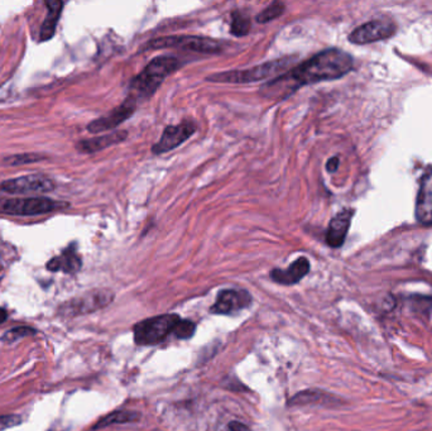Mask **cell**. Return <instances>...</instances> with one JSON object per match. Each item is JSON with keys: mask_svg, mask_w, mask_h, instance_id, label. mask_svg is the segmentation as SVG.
I'll return each mask as SVG.
<instances>
[{"mask_svg": "<svg viewBox=\"0 0 432 431\" xmlns=\"http://www.w3.org/2000/svg\"><path fill=\"white\" fill-rule=\"evenodd\" d=\"M353 66L354 60L349 54L338 49L325 50L273 81L264 83L261 93L269 99H285L305 85L343 78Z\"/></svg>", "mask_w": 432, "mask_h": 431, "instance_id": "1", "label": "cell"}, {"mask_svg": "<svg viewBox=\"0 0 432 431\" xmlns=\"http://www.w3.org/2000/svg\"><path fill=\"white\" fill-rule=\"evenodd\" d=\"M182 66L175 56H159L143 69V71L131 80L129 86V98L136 100H147L154 96L164 80Z\"/></svg>", "mask_w": 432, "mask_h": 431, "instance_id": "2", "label": "cell"}, {"mask_svg": "<svg viewBox=\"0 0 432 431\" xmlns=\"http://www.w3.org/2000/svg\"><path fill=\"white\" fill-rule=\"evenodd\" d=\"M290 59L274 60L266 62L259 66L253 67L249 70H238V71L220 72L210 75L206 80L211 83H256L259 80L272 78L279 71L286 70L290 65Z\"/></svg>", "mask_w": 432, "mask_h": 431, "instance_id": "3", "label": "cell"}, {"mask_svg": "<svg viewBox=\"0 0 432 431\" xmlns=\"http://www.w3.org/2000/svg\"><path fill=\"white\" fill-rule=\"evenodd\" d=\"M144 50H161V49H179L191 51L199 54H218L223 50V46L215 39L200 37V36H167L151 39Z\"/></svg>", "mask_w": 432, "mask_h": 431, "instance_id": "4", "label": "cell"}, {"mask_svg": "<svg viewBox=\"0 0 432 431\" xmlns=\"http://www.w3.org/2000/svg\"><path fill=\"white\" fill-rule=\"evenodd\" d=\"M69 208L67 203L55 201L49 198H23L0 201V214L16 216H42L52 211H62Z\"/></svg>", "mask_w": 432, "mask_h": 431, "instance_id": "5", "label": "cell"}, {"mask_svg": "<svg viewBox=\"0 0 432 431\" xmlns=\"http://www.w3.org/2000/svg\"><path fill=\"white\" fill-rule=\"evenodd\" d=\"M181 319L174 314L159 315L138 323L134 326V340L139 345L159 344L175 330Z\"/></svg>", "mask_w": 432, "mask_h": 431, "instance_id": "6", "label": "cell"}, {"mask_svg": "<svg viewBox=\"0 0 432 431\" xmlns=\"http://www.w3.org/2000/svg\"><path fill=\"white\" fill-rule=\"evenodd\" d=\"M114 293L110 290H93L61 305L59 313L62 316L84 315L103 309L113 301Z\"/></svg>", "mask_w": 432, "mask_h": 431, "instance_id": "7", "label": "cell"}, {"mask_svg": "<svg viewBox=\"0 0 432 431\" xmlns=\"http://www.w3.org/2000/svg\"><path fill=\"white\" fill-rule=\"evenodd\" d=\"M56 185L52 178L42 173H32L26 176L16 177L0 183V191L6 194L26 195L31 193H51Z\"/></svg>", "mask_w": 432, "mask_h": 431, "instance_id": "8", "label": "cell"}, {"mask_svg": "<svg viewBox=\"0 0 432 431\" xmlns=\"http://www.w3.org/2000/svg\"><path fill=\"white\" fill-rule=\"evenodd\" d=\"M396 23L391 18L381 17L361 24L349 34V41L354 44H368L387 39L396 34Z\"/></svg>", "mask_w": 432, "mask_h": 431, "instance_id": "9", "label": "cell"}, {"mask_svg": "<svg viewBox=\"0 0 432 431\" xmlns=\"http://www.w3.org/2000/svg\"><path fill=\"white\" fill-rule=\"evenodd\" d=\"M196 132L195 123L185 121L179 126H169L164 128V134L157 143L152 147L154 155H164L180 147L181 144L191 138Z\"/></svg>", "mask_w": 432, "mask_h": 431, "instance_id": "10", "label": "cell"}, {"mask_svg": "<svg viewBox=\"0 0 432 431\" xmlns=\"http://www.w3.org/2000/svg\"><path fill=\"white\" fill-rule=\"evenodd\" d=\"M136 108H137V101L128 96L121 106H116L115 109L110 111L109 114L90 123L88 126V131L91 133L111 131L118 126H121V123L126 122V119H129L134 114Z\"/></svg>", "mask_w": 432, "mask_h": 431, "instance_id": "11", "label": "cell"}, {"mask_svg": "<svg viewBox=\"0 0 432 431\" xmlns=\"http://www.w3.org/2000/svg\"><path fill=\"white\" fill-rule=\"evenodd\" d=\"M416 219L421 225H432V167L421 178L416 199Z\"/></svg>", "mask_w": 432, "mask_h": 431, "instance_id": "12", "label": "cell"}, {"mask_svg": "<svg viewBox=\"0 0 432 431\" xmlns=\"http://www.w3.org/2000/svg\"><path fill=\"white\" fill-rule=\"evenodd\" d=\"M252 298L246 291L224 290L218 295L216 303L211 308L213 314H231L238 310L244 309L251 304Z\"/></svg>", "mask_w": 432, "mask_h": 431, "instance_id": "13", "label": "cell"}, {"mask_svg": "<svg viewBox=\"0 0 432 431\" xmlns=\"http://www.w3.org/2000/svg\"><path fill=\"white\" fill-rule=\"evenodd\" d=\"M354 216L353 209H344L331 219L326 232V243L331 248H339L345 242L348 230L351 228V219Z\"/></svg>", "mask_w": 432, "mask_h": 431, "instance_id": "14", "label": "cell"}, {"mask_svg": "<svg viewBox=\"0 0 432 431\" xmlns=\"http://www.w3.org/2000/svg\"><path fill=\"white\" fill-rule=\"evenodd\" d=\"M81 265V257L77 252V245L72 243L60 255H56L52 260H49L46 267L49 271L65 272V273L72 275V273L80 271Z\"/></svg>", "mask_w": 432, "mask_h": 431, "instance_id": "15", "label": "cell"}, {"mask_svg": "<svg viewBox=\"0 0 432 431\" xmlns=\"http://www.w3.org/2000/svg\"><path fill=\"white\" fill-rule=\"evenodd\" d=\"M310 271V262L305 257H300L287 268V270H279L276 268L271 272V278L279 285H295L301 281Z\"/></svg>", "mask_w": 432, "mask_h": 431, "instance_id": "16", "label": "cell"}, {"mask_svg": "<svg viewBox=\"0 0 432 431\" xmlns=\"http://www.w3.org/2000/svg\"><path fill=\"white\" fill-rule=\"evenodd\" d=\"M126 137H128V133L126 131H116V132H111L109 134L101 136V137H96V138L80 141L76 144V148L82 153H94V152H99V151L111 147L114 144L121 143Z\"/></svg>", "mask_w": 432, "mask_h": 431, "instance_id": "17", "label": "cell"}, {"mask_svg": "<svg viewBox=\"0 0 432 431\" xmlns=\"http://www.w3.org/2000/svg\"><path fill=\"white\" fill-rule=\"evenodd\" d=\"M44 4L47 6V16L44 18V24H42V28H41L39 39H41L42 42L49 41V39H52L55 36L57 23H59V19H60L61 13H62L65 3L55 0V1H46Z\"/></svg>", "mask_w": 432, "mask_h": 431, "instance_id": "18", "label": "cell"}, {"mask_svg": "<svg viewBox=\"0 0 432 431\" xmlns=\"http://www.w3.org/2000/svg\"><path fill=\"white\" fill-rule=\"evenodd\" d=\"M141 419V414H138L136 411H129V410H121V411H115L111 414L103 417L99 421L96 425L94 426V429H103L106 426L114 425V424H126V422H134Z\"/></svg>", "mask_w": 432, "mask_h": 431, "instance_id": "19", "label": "cell"}, {"mask_svg": "<svg viewBox=\"0 0 432 431\" xmlns=\"http://www.w3.org/2000/svg\"><path fill=\"white\" fill-rule=\"evenodd\" d=\"M251 17L241 11H234L231 13V23H230V34L236 37H244L251 31Z\"/></svg>", "mask_w": 432, "mask_h": 431, "instance_id": "20", "label": "cell"}, {"mask_svg": "<svg viewBox=\"0 0 432 431\" xmlns=\"http://www.w3.org/2000/svg\"><path fill=\"white\" fill-rule=\"evenodd\" d=\"M286 6L281 1H273L271 6H267L264 11H261L257 16V22L261 24L272 22L274 19L281 17L285 13Z\"/></svg>", "mask_w": 432, "mask_h": 431, "instance_id": "21", "label": "cell"}, {"mask_svg": "<svg viewBox=\"0 0 432 431\" xmlns=\"http://www.w3.org/2000/svg\"><path fill=\"white\" fill-rule=\"evenodd\" d=\"M46 157L37 155V153H23V155L9 156L4 158V165L8 166H19V165H27V163H34L39 161L44 160Z\"/></svg>", "mask_w": 432, "mask_h": 431, "instance_id": "22", "label": "cell"}, {"mask_svg": "<svg viewBox=\"0 0 432 431\" xmlns=\"http://www.w3.org/2000/svg\"><path fill=\"white\" fill-rule=\"evenodd\" d=\"M36 330L33 328L29 326H16L13 328L1 337V340L6 342V343H13L16 342L18 339H22V338L29 337V335H34Z\"/></svg>", "mask_w": 432, "mask_h": 431, "instance_id": "23", "label": "cell"}, {"mask_svg": "<svg viewBox=\"0 0 432 431\" xmlns=\"http://www.w3.org/2000/svg\"><path fill=\"white\" fill-rule=\"evenodd\" d=\"M195 324L190 320H180L176 325L174 334L176 337L180 338V339H189L194 335L195 333Z\"/></svg>", "mask_w": 432, "mask_h": 431, "instance_id": "24", "label": "cell"}, {"mask_svg": "<svg viewBox=\"0 0 432 431\" xmlns=\"http://www.w3.org/2000/svg\"><path fill=\"white\" fill-rule=\"evenodd\" d=\"M22 422L21 416L18 415H0V431L11 429Z\"/></svg>", "mask_w": 432, "mask_h": 431, "instance_id": "25", "label": "cell"}, {"mask_svg": "<svg viewBox=\"0 0 432 431\" xmlns=\"http://www.w3.org/2000/svg\"><path fill=\"white\" fill-rule=\"evenodd\" d=\"M339 167V157H331L326 163V170L328 172H335Z\"/></svg>", "mask_w": 432, "mask_h": 431, "instance_id": "26", "label": "cell"}, {"mask_svg": "<svg viewBox=\"0 0 432 431\" xmlns=\"http://www.w3.org/2000/svg\"><path fill=\"white\" fill-rule=\"evenodd\" d=\"M230 429H231V431H248L246 426L241 425L239 422H231Z\"/></svg>", "mask_w": 432, "mask_h": 431, "instance_id": "27", "label": "cell"}, {"mask_svg": "<svg viewBox=\"0 0 432 431\" xmlns=\"http://www.w3.org/2000/svg\"><path fill=\"white\" fill-rule=\"evenodd\" d=\"M6 318H8V311L4 309H0V324H3L6 320Z\"/></svg>", "mask_w": 432, "mask_h": 431, "instance_id": "28", "label": "cell"}]
</instances>
